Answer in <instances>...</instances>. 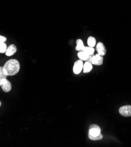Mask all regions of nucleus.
<instances>
[{"instance_id":"f257e3e1","label":"nucleus","mask_w":131,"mask_h":147,"mask_svg":"<svg viewBox=\"0 0 131 147\" xmlns=\"http://www.w3.org/2000/svg\"><path fill=\"white\" fill-rule=\"evenodd\" d=\"M3 67L4 73L7 76H14L19 72L20 65L17 60L12 59L6 62Z\"/></svg>"},{"instance_id":"f03ea898","label":"nucleus","mask_w":131,"mask_h":147,"mask_svg":"<svg viewBox=\"0 0 131 147\" xmlns=\"http://www.w3.org/2000/svg\"><path fill=\"white\" fill-rule=\"evenodd\" d=\"M0 86L4 92L8 93L11 90V84L6 78L0 79Z\"/></svg>"},{"instance_id":"7ed1b4c3","label":"nucleus","mask_w":131,"mask_h":147,"mask_svg":"<svg viewBox=\"0 0 131 147\" xmlns=\"http://www.w3.org/2000/svg\"><path fill=\"white\" fill-rule=\"evenodd\" d=\"M100 128L96 124H92L91 125L90 128H89V133L88 135H90L92 137L95 136H99L100 133Z\"/></svg>"},{"instance_id":"20e7f679","label":"nucleus","mask_w":131,"mask_h":147,"mask_svg":"<svg viewBox=\"0 0 131 147\" xmlns=\"http://www.w3.org/2000/svg\"><path fill=\"white\" fill-rule=\"evenodd\" d=\"M119 113L124 117H130L131 116V106L126 105L124 106L119 109Z\"/></svg>"},{"instance_id":"39448f33","label":"nucleus","mask_w":131,"mask_h":147,"mask_svg":"<svg viewBox=\"0 0 131 147\" xmlns=\"http://www.w3.org/2000/svg\"><path fill=\"white\" fill-rule=\"evenodd\" d=\"M104 62V57L103 56H101L99 54H96L94 55L92 58V64L94 65L100 66L103 64Z\"/></svg>"},{"instance_id":"423d86ee","label":"nucleus","mask_w":131,"mask_h":147,"mask_svg":"<svg viewBox=\"0 0 131 147\" xmlns=\"http://www.w3.org/2000/svg\"><path fill=\"white\" fill-rule=\"evenodd\" d=\"M83 67V63L82 61L78 60L76 61L73 67V71L76 75H78L81 73L82 69Z\"/></svg>"},{"instance_id":"0eeeda50","label":"nucleus","mask_w":131,"mask_h":147,"mask_svg":"<svg viewBox=\"0 0 131 147\" xmlns=\"http://www.w3.org/2000/svg\"><path fill=\"white\" fill-rule=\"evenodd\" d=\"M96 50L98 52V54L101 55V56H105L107 53V49L105 48V47L104 44L102 42H98L96 47Z\"/></svg>"},{"instance_id":"6e6552de","label":"nucleus","mask_w":131,"mask_h":147,"mask_svg":"<svg viewBox=\"0 0 131 147\" xmlns=\"http://www.w3.org/2000/svg\"><path fill=\"white\" fill-rule=\"evenodd\" d=\"M17 49L16 45H14V44H11V45L8 46V47L7 48V49L5 52V55L7 56H11L17 52Z\"/></svg>"},{"instance_id":"1a4fd4ad","label":"nucleus","mask_w":131,"mask_h":147,"mask_svg":"<svg viewBox=\"0 0 131 147\" xmlns=\"http://www.w3.org/2000/svg\"><path fill=\"white\" fill-rule=\"evenodd\" d=\"M92 64L91 63H90L88 62H86L83 64V73H89L90 72L92 69Z\"/></svg>"},{"instance_id":"9d476101","label":"nucleus","mask_w":131,"mask_h":147,"mask_svg":"<svg viewBox=\"0 0 131 147\" xmlns=\"http://www.w3.org/2000/svg\"><path fill=\"white\" fill-rule=\"evenodd\" d=\"M77 55H78V57L80 59V60H81L82 61H86L87 59H88L89 57V56H90L88 53H86L84 51H81V52H78Z\"/></svg>"},{"instance_id":"9b49d317","label":"nucleus","mask_w":131,"mask_h":147,"mask_svg":"<svg viewBox=\"0 0 131 147\" xmlns=\"http://www.w3.org/2000/svg\"><path fill=\"white\" fill-rule=\"evenodd\" d=\"M87 43H88V47H92V48H94L95 46L96 45V39H95V38L94 37L90 36L88 38Z\"/></svg>"},{"instance_id":"f8f14e48","label":"nucleus","mask_w":131,"mask_h":147,"mask_svg":"<svg viewBox=\"0 0 131 147\" xmlns=\"http://www.w3.org/2000/svg\"><path fill=\"white\" fill-rule=\"evenodd\" d=\"M77 47H76V50L77 51H82L84 48V45H83V41L80 39H78L77 40Z\"/></svg>"},{"instance_id":"ddd939ff","label":"nucleus","mask_w":131,"mask_h":147,"mask_svg":"<svg viewBox=\"0 0 131 147\" xmlns=\"http://www.w3.org/2000/svg\"><path fill=\"white\" fill-rule=\"evenodd\" d=\"M82 51H84L86 53H88L89 55H94L95 49L94 48H92L90 47H84V48Z\"/></svg>"},{"instance_id":"4468645a","label":"nucleus","mask_w":131,"mask_h":147,"mask_svg":"<svg viewBox=\"0 0 131 147\" xmlns=\"http://www.w3.org/2000/svg\"><path fill=\"white\" fill-rule=\"evenodd\" d=\"M7 47L6 45V44L5 43H0V53H5L7 49Z\"/></svg>"},{"instance_id":"2eb2a0df","label":"nucleus","mask_w":131,"mask_h":147,"mask_svg":"<svg viewBox=\"0 0 131 147\" xmlns=\"http://www.w3.org/2000/svg\"><path fill=\"white\" fill-rule=\"evenodd\" d=\"M88 137L90 138V140H94V141H97V140H100L101 139L103 138V136L102 134H100L99 136H95V137H92L90 135H88Z\"/></svg>"},{"instance_id":"dca6fc26","label":"nucleus","mask_w":131,"mask_h":147,"mask_svg":"<svg viewBox=\"0 0 131 147\" xmlns=\"http://www.w3.org/2000/svg\"><path fill=\"white\" fill-rule=\"evenodd\" d=\"M7 76L5 74L3 71V67H0V79L3 78H7Z\"/></svg>"},{"instance_id":"f3484780","label":"nucleus","mask_w":131,"mask_h":147,"mask_svg":"<svg viewBox=\"0 0 131 147\" xmlns=\"http://www.w3.org/2000/svg\"><path fill=\"white\" fill-rule=\"evenodd\" d=\"M7 40V38L4 36H0V43H4Z\"/></svg>"}]
</instances>
